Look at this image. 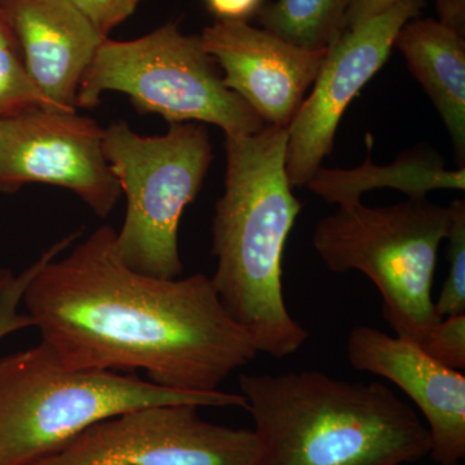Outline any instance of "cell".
<instances>
[{"label":"cell","mask_w":465,"mask_h":465,"mask_svg":"<svg viewBox=\"0 0 465 465\" xmlns=\"http://www.w3.org/2000/svg\"><path fill=\"white\" fill-rule=\"evenodd\" d=\"M79 234L45 251L23 296L41 342L61 365L143 370L159 387L216 391L258 356L206 274L164 280L134 271L110 225L58 258Z\"/></svg>","instance_id":"cell-1"},{"label":"cell","mask_w":465,"mask_h":465,"mask_svg":"<svg viewBox=\"0 0 465 465\" xmlns=\"http://www.w3.org/2000/svg\"><path fill=\"white\" fill-rule=\"evenodd\" d=\"M286 128L226 136L224 194L213 220L211 277L220 302L259 353L295 354L309 341L284 302L282 259L302 203L286 173Z\"/></svg>","instance_id":"cell-2"},{"label":"cell","mask_w":465,"mask_h":465,"mask_svg":"<svg viewBox=\"0 0 465 465\" xmlns=\"http://www.w3.org/2000/svg\"><path fill=\"white\" fill-rule=\"evenodd\" d=\"M262 465H403L428 457L430 430L382 382L316 370L241 374Z\"/></svg>","instance_id":"cell-3"},{"label":"cell","mask_w":465,"mask_h":465,"mask_svg":"<svg viewBox=\"0 0 465 465\" xmlns=\"http://www.w3.org/2000/svg\"><path fill=\"white\" fill-rule=\"evenodd\" d=\"M244 407L242 394L159 387L134 375L61 365L43 342L0 358V465H27L88 427L142 407Z\"/></svg>","instance_id":"cell-4"},{"label":"cell","mask_w":465,"mask_h":465,"mask_svg":"<svg viewBox=\"0 0 465 465\" xmlns=\"http://www.w3.org/2000/svg\"><path fill=\"white\" fill-rule=\"evenodd\" d=\"M449 224L450 207L427 197L384 207L357 201L320 220L312 243L330 272L369 277L381 292L385 322L421 344L442 320L432 289Z\"/></svg>","instance_id":"cell-5"},{"label":"cell","mask_w":465,"mask_h":465,"mask_svg":"<svg viewBox=\"0 0 465 465\" xmlns=\"http://www.w3.org/2000/svg\"><path fill=\"white\" fill-rule=\"evenodd\" d=\"M104 155L127 198L115 244L124 264L139 273L182 277L179 225L213 163L206 125L170 124L162 136H140L125 122L104 131Z\"/></svg>","instance_id":"cell-6"},{"label":"cell","mask_w":465,"mask_h":465,"mask_svg":"<svg viewBox=\"0 0 465 465\" xmlns=\"http://www.w3.org/2000/svg\"><path fill=\"white\" fill-rule=\"evenodd\" d=\"M106 91L128 94L136 109L173 124L198 122L225 136L260 133L264 122L223 84L220 67L200 35L166 24L133 41L106 38L92 58L76 94V108H94Z\"/></svg>","instance_id":"cell-7"},{"label":"cell","mask_w":465,"mask_h":465,"mask_svg":"<svg viewBox=\"0 0 465 465\" xmlns=\"http://www.w3.org/2000/svg\"><path fill=\"white\" fill-rule=\"evenodd\" d=\"M198 409L131 410L97 421L27 465H262L253 430L211 423Z\"/></svg>","instance_id":"cell-8"},{"label":"cell","mask_w":465,"mask_h":465,"mask_svg":"<svg viewBox=\"0 0 465 465\" xmlns=\"http://www.w3.org/2000/svg\"><path fill=\"white\" fill-rule=\"evenodd\" d=\"M103 143V128L76 112L33 109L0 119V192L29 183L61 186L106 217L122 191Z\"/></svg>","instance_id":"cell-9"},{"label":"cell","mask_w":465,"mask_h":465,"mask_svg":"<svg viewBox=\"0 0 465 465\" xmlns=\"http://www.w3.org/2000/svg\"><path fill=\"white\" fill-rule=\"evenodd\" d=\"M425 0H400L332 42L314 81L287 127L286 173L292 188L307 185L332 153L342 114L358 92L387 63L397 34L418 17Z\"/></svg>","instance_id":"cell-10"},{"label":"cell","mask_w":465,"mask_h":465,"mask_svg":"<svg viewBox=\"0 0 465 465\" xmlns=\"http://www.w3.org/2000/svg\"><path fill=\"white\" fill-rule=\"evenodd\" d=\"M200 38L224 72L225 87L246 101L265 125L286 130L326 54V50H305L247 21L217 20Z\"/></svg>","instance_id":"cell-11"},{"label":"cell","mask_w":465,"mask_h":465,"mask_svg":"<svg viewBox=\"0 0 465 465\" xmlns=\"http://www.w3.org/2000/svg\"><path fill=\"white\" fill-rule=\"evenodd\" d=\"M349 363L357 371L387 379L420 410L430 430L434 463L465 458V376L440 365L418 342L371 326H356L347 338Z\"/></svg>","instance_id":"cell-12"},{"label":"cell","mask_w":465,"mask_h":465,"mask_svg":"<svg viewBox=\"0 0 465 465\" xmlns=\"http://www.w3.org/2000/svg\"><path fill=\"white\" fill-rule=\"evenodd\" d=\"M27 72L52 105L76 112L79 84L105 36L70 0H0Z\"/></svg>","instance_id":"cell-13"},{"label":"cell","mask_w":465,"mask_h":465,"mask_svg":"<svg viewBox=\"0 0 465 465\" xmlns=\"http://www.w3.org/2000/svg\"><path fill=\"white\" fill-rule=\"evenodd\" d=\"M394 47L448 128L459 166L465 162V38L433 18H411Z\"/></svg>","instance_id":"cell-14"},{"label":"cell","mask_w":465,"mask_h":465,"mask_svg":"<svg viewBox=\"0 0 465 465\" xmlns=\"http://www.w3.org/2000/svg\"><path fill=\"white\" fill-rule=\"evenodd\" d=\"M314 194L339 207L361 201V195L376 188H393L409 198L427 197L434 189H465V168L446 170L442 159L430 150H415L390 166H375L370 155L353 170L318 168L307 185Z\"/></svg>","instance_id":"cell-15"},{"label":"cell","mask_w":465,"mask_h":465,"mask_svg":"<svg viewBox=\"0 0 465 465\" xmlns=\"http://www.w3.org/2000/svg\"><path fill=\"white\" fill-rule=\"evenodd\" d=\"M351 0H275L258 12L262 29L311 51L327 50L347 29Z\"/></svg>","instance_id":"cell-16"},{"label":"cell","mask_w":465,"mask_h":465,"mask_svg":"<svg viewBox=\"0 0 465 465\" xmlns=\"http://www.w3.org/2000/svg\"><path fill=\"white\" fill-rule=\"evenodd\" d=\"M33 109L56 108L39 90L20 54L0 47V119Z\"/></svg>","instance_id":"cell-17"},{"label":"cell","mask_w":465,"mask_h":465,"mask_svg":"<svg viewBox=\"0 0 465 465\" xmlns=\"http://www.w3.org/2000/svg\"><path fill=\"white\" fill-rule=\"evenodd\" d=\"M448 234L449 271L436 304L440 317L465 314V202L455 200L450 204Z\"/></svg>","instance_id":"cell-18"},{"label":"cell","mask_w":465,"mask_h":465,"mask_svg":"<svg viewBox=\"0 0 465 465\" xmlns=\"http://www.w3.org/2000/svg\"><path fill=\"white\" fill-rule=\"evenodd\" d=\"M428 356L449 369H465V314L442 317L421 342Z\"/></svg>","instance_id":"cell-19"},{"label":"cell","mask_w":465,"mask_h":465,"mask_svg":"<svg viewBox=\"0 0 465 465\" xmlns=\"http://www.w3.org/2000/svg\"><path fill=\"white\" fill-rule=\"evenodd\" d=\"M45 260H36L25 272L14 275L11 272L0 271V341L9 333L32 327L33 322L26 313H20L18 307L23 302L27 284Z\"/></svg>","instance_id":"cell-20"},{"label":"cell","mask_w":465,"mask_h":465,"mask_svg":"<svg viewBox=\"0 0 465 465\" xmlns=\"http://www.w3.org/2000/svg\"><path fill=\"white\" fill-rule=\"evenodd\" d=\"M105 38L139 7L143 0H70Z\"/></svg>","instance_id":"cell-21"},{"label":"cell","mask_w":465,"mask_h":465,"mask_svg":"<svg viewBox=\"0 0 465 465\" xmlns=\"http://www.w3.org/2000/svg\"><path fill=\"white\" fill-rule=\"evenodd\" d=\"M219 21H247L258 15L264 0H204Z\"/></svg>","instance_id":"cell-22"},{"label":"cell","mask_w":465,"mask_h":465,"mask_svg":"<svg viewBox=\"0 0 465 465\" xmlns=\"http://www.w3.org/2000/svg\"><path fill=\"white\" fill-rule=\"evenodd\" d=\"M399 2L400 0H351L347 15V29L365 23Z\"/></svg>","instance_id":"cell-23"},{"label":"cell","mask_w":465,"mask_h":465,"mask_svg":"<svg viewBox=\"0 0 465 465\" xmlns=\"http://www.w3.org/2000/svg\"><path fill=\"white\" fill-rule=\"evenodd\" d=\"M439 21L465 38V0H436Z\"/></svg>","instance_id":"cell-24"},{"label":"cell","mask_w":465,"mask_h":465,"mask_svg":"<svg viewBox=\"0 0 465 465\" xmlns=\"http://www.w3.org/2000/svg\"><path fill=\"white\" fill-rule=\"evenodd\" d=\"M0 47L12 48L20 54L16 36L12 32L11 26L8 25L2 9H0Z\"/></svg>","instance_id":"cell-25"},{"label":"cell","mask_w":465,"mask_h":465,"mask_svg":"<svg viewBox=\"0 0 465 465\" xmlns=\"http://www.w3.org/2000/svg\"><path fill=\"white\" fill-rule=\"evenodd\" d=\"M433 465H461L460 463H451V464H440V463H436V464H433Z\"/></svg>","instance_id":"cell-26"}]
</instances>
